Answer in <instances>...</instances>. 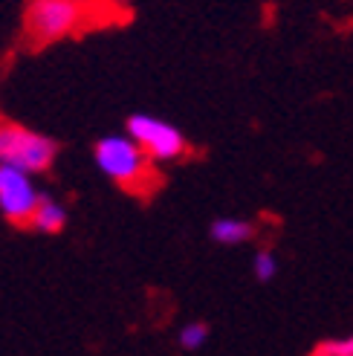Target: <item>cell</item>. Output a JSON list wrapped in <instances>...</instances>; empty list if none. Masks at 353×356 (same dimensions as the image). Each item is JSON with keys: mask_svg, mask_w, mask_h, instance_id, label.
Masks as SVG:
<instances>
[{"mask_svg": "<svg viewBox=\"0 0 353 356\" xmlns=\"http://www.w3.org/2000/svg\"><path fill=\"white\" fill-rule=\"evenodd\" d=\"M67 226V206L58 203L56 197H49V194H41L38 206L32 211V220H29V229L41 235H58L64 232Z\"/></svg>", "mask_w": 353, "mask_h": 356, "instance_id": "cell-6", "label": "cell"}, {"mask_svg": "<svg viewBox=\"0 0 353 356\" xmlns=\"http://www.w3.org/2000/svg\"><path fill=\"white\" fill-rule=\"evenodd\" d=\"M125 134L151 159H156V163H174V159L186 156V151H188V142L180 134V128H174L171 122L148 116V113H133L128 119Z\"/></svg>", "mask_w": 353, "mask_h": 356, "instance_id": "cell-4", "label": "cell"}, {"mask_svg": "<svg viewBox=\"0 0 353 356\" xmlns=\"http://www.w3.org/2000/svg\"><path fill=\"white\" fill-rule=\"evenodd\" d=\"M313 356H322V353H313Z\"/></svg>", "mask_w": 353, "mask_h": 356, "instance_id": "cell-12", "label": "cell"}, {"mask_svg": "<svg viewBox=\"0 0 353 356\" xmlns=\"http://www.w3.org/2000/svg\"><path fill=\"white\" fill-rule=\"evenodd\" d=\"M84 24V3L81 0H29L24 26L26 38L35 47L56 44L67 35H73Z\"/></svg>", "mask_w": 353, "mask_h": 356, "instance_id": "cell-3", "label": "cell"}, {"mask_svg": "<svg viewBox=\"0 0 353 356\" xmlns=\"http://www.w3.org/2000/svg\"><path fill=\"white\" fill-rule=\"evenodd\" d=\"M208 336H211V330L206 322H188L180 327V333H176V345H180L186 353H197L206 348Z\"/></svg>", "mask_w": 353, "mask_h": 356, "instance_id": "cell-8", "label": "cell"}, {"mask_svg": "<svg viewBox=\"0 0 353 356\" xmlns=\"http://www.w3.org/2000/svg\"><path fill=\"white\" fill-rule=\"evenodd\" d=\"M41 194L44 191L35 186V174H26L12 165H0V218L6 223L29 226Z\"/></svg>", "mask_w": 353, "mask_h": 356, "instance_id": "cell-5", "label": "cell"}, {"mask_svg": "<svg viewBox=\"0 0 353 356\" xmlns=\"http://www.w3.org/2000/svg\"><path fill=\"white\" fill-rule=\"evenodd\" d=\"M110 3H116V6H128L131 0H110Z\"/></svg>", "mask_w": 353, "mask_h": 356, "instance_id": "cell-11", "label": "cell"}, {"mask_svg": "<svg viewBox=\"0 0 353 356\" xmlns=\"http://www.w3.org/2000/svg\"><path fill=\"white\" fill-rule=\"evenodd\" d=\"M252 275L261 284H270L278 275V258L270 252V249H261V252H255V258H252Z\"/></svg>", "mask_w": 353, "mask_h": 356, "instance_id": "cell-9", "label": "cell"}, {"mask_svg": "<svg viewBox=\"0 0 353 356\" xmlns=\"http://www.w3.org/2000/svg\"><path fill=\"white\" fill-rule=\"evenodd\" d=\"M93 159L99 171L125 191H145V186L151 188V180H154L151 156L128 134L101 136L93 145Z\"/></svg>", "mask_w": 353, "mask_h": 356, "instance_id": "cell-1", "label": "cell"}, {"mask_svg": "<svg viewBox=\"0 0 353 356\" xmlns=\"http://www.w3.org/2000/svg\"><path fill=\"white\" fill-rule=\"evenodd\" d=\"M315 353L322 356H353V333L342 336V339H330L315 348Z\"/></svg>", "mask_w": 353, "mask_h": 356, "instance_id": "cell-10", "label": "cell"}, {"mask_svg": "<svg viewBox=\"0 0 353 356\" xmlns=\"http://www.w3.org/2000/svg\"><path fill=\"white\" fill-rule=\"evenodd\" d=\"M208 235L220 246H238V243L252 241L255 226L249 220H240V218H217L208 226Z\"/></svg>", "mask_w": 353, "mask_h": 356, "instance_id": "cell-7", "label": "cell"}, {"mask_svg": "<svg viewBox=\"0 0 353 356\" xmlns=\"http://www.w3.org/2000/svg\"><path fill=\"white\" fill-rule=\"evenodd\" d=\"M58 156V142L32 131L21 122L0 116V165L21 168L26 174H44Z\"/></svg>", "mask_w": 353, "mask_h": 356, "instance_id": "cell-2", "label": "cell"}]
</instances>
